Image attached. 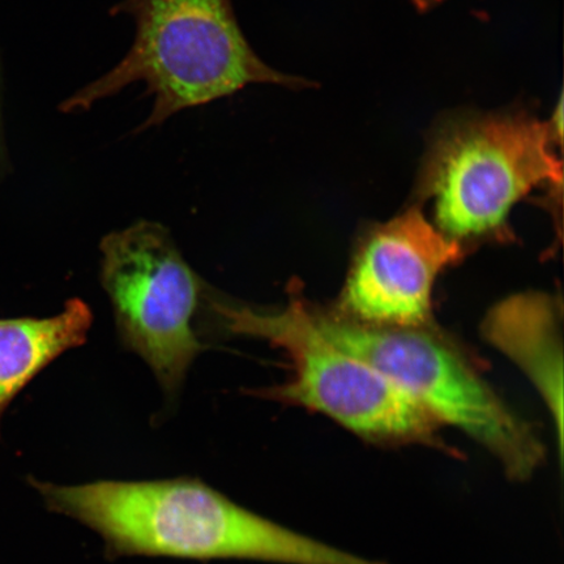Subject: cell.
Returning a JSON list of instances; mask_svg holds the SVG:
<instances>
[{
    "mask_svg": "<svg viewBox=\"0 0 564 564\" xmlns=\"http://www.w3.org/2000/svg\"><path fill=\"white\" fill-rule=\"evenodd\" d=\"M48 510L100 534L110 556L280 564H386L245 509L196 478L62 486L31 478Z\"/></svg>",
    "mask_w": 564,
    "mask_h": 564,
    "instance_id": "1",
    "label": "cell"
},
{
    "mask_svg": "<svg viewBox=\"0 0 564 564\" xmlns=\"http://www.w3.org/2000/svg\"><path fill=\"white\" fill-rule=\"evenodd\" d=\"M561 308L550 295L524 293L500 302L484 322L488 340L520 366L540 392L563 446Z\"/></svg>",
    "mask_w": 564,
    "mask_h": 564,
    "instance_id": "8",
    "label": "cell"
},
{
    "mask_svg": "<svg viewBox=\"0 0 564 564\" xmlns=\"http://www.w3.org/2000/svg\"><path fill=\"white\" fill-rule=\"evenodd\" d=\"M210 306L225 333L262 338L291 359L285 383L247 393L321 413L373 444L441 447V423L382 372L329 340L312 305L293 291L280 310L218 297Z\"/></svg>",
    "mask_w": 564,
    "mask_h": 564,
    "instance_id": "3",
    "label": "cell"
},
{
    "mask_svg": "<svg viewBox=\"0 0 564 564\" xmlns=\"http://www.w3.org/2000/svg\"><path fill=\"white\" fill-rule=\"evenodd\" d=\"M94 322L86 302L69 300L52 317L0 319V436L3 415L18 394L69 349L82 347Z\"/></svg>",
    "mask_w": 564,
    "mask_h": 564,
    "instance_id": "9",
    "label": "cell"
},
{
    "mask_svg": "<svg viewBox=\"0 0 564 564\" xmlns=\"http://www.w3.org/2000/svg\"><path fill=\"white\" fill-rule=\"evenodd\" d=\"M563 135L533 112L458 110L430 135L420 187L438 229L455 241L503 229L510 210L538 187L562 188Z\"/></svg>",
    "mask_w": 564,
    "mask_h": 564,
    "instance_id": "4",
    "label": "cell"
},
{
    "mask_svg": "<svg viewBox=\"0 0 564 564\" xmlns=\"http://www.w3.org/2000/svg\"><path fill=\"white\" fill-rule=\"evenodd\" d=\"M110 13L132 20V45L108 73L61 104L66 115H83L133 84H143L153 101L139 133L247 87H315L260 58L239 25L232 0H122Z\"/></svg>",
    "mask_w": 564,
    "mask_h": 564,
    "instance_id": "2",
    "label": "cell"
},
{
    "mask_svg": "<svg viewBox=\"0 0 564 564\" xmlns=\"http://www.w3.org/2000/svg\"><path fill=\"white\" fill-rule=\"evenodd\" d=\"M463 251L460 242L434 228L420 209H409L366 238L337 313L373 326H425L434 282Z\"/></svg>",
    "mask_w": 564,
    "mask_h": 564,
    "instance_id": "7",
    "label": "cell"
},
{
    "mask_svg": "<svg viewBox=\"0 0 564 564\" xmlns=\"http://www.w3.org/2000/svg\"><path fill=\"white\" fill-rule=\"evenodd\" d=\"M312 313L329 340L391 379L442 426L468 435L511 481H529L544 464L546 448L532 426L438 336L421 327L373 326L314 306Z\"/></svg>",
    "mask_w": 564,
    "mask_h": 564,
    "instance_id": "5",
    "label": "cell"
},
{
    "mask_svg": "<svg viewBox=\"0 0 564 564\" xmlns=\"http://www.w3.org/2000/svg\"><path fill=\"white\" fill-rule=\"evenodd\" d=\"M444 2H446V0H412L415 9L421 12L433 10Z\"/></svg>",
    "mask_w": 564,
    "mask_h": 564,
    "instance_id": "10",
    "label": "cell"
},
{
    "mask_svg": "<svg viewBox=\"0 0 564 564\" xmlns=\"http://www.w3.org/2000/svg\"><path fill=\"white\" fill-rule=\"evenodd\" d=\"M4 162V147H3V135H2V121H0V171H2Z\"/></svg>",
    "mask_w": 564,
    "mask_h": 564,
    "instance_id": "11",
    "label": "cell"
},
{
    "mask_svg": "<svg viewBox=\"0 0 564 564\" xmlns=\"http://www.w3.org/2000/svg\"><path fill=\"white\" fill-rule=\"evenodd\" d=\"M101 253V281L119 337L174 399L206 349L194 328L206 284L156 223L140 221L111 232Z\"/></svg>",
    "mask_w": 564,
    "mask_h": 564,
    "instance_id": "6",
    "label": "cell"
}]
</instances>
